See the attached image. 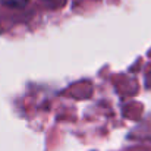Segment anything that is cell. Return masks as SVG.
Wrapping results in <instances>:
<instances>
[{
	"label": "cell",
	"instance_id": "obj_1",
	"mask_svg": "<svg viewBox=\"0 0 151 151\" xmlns=\"http://www.w3.org/2000/svg\"><path fill=\"white\" fill-rule=\"evenodd\" d=\"M1 1L9 7H24L28 0H1Z\"/></svg>",
	"mask_w": 151,
	"mask_h": 151
}]
</instances>
